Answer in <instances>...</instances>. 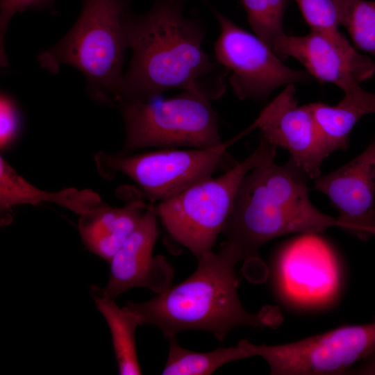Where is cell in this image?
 Listing matches in <instances>:
<instances>
[{
    "label": "cell",
    "instance_id": "6da1fadb",
    "mask_svg": "<svg viewBox=\"0 0 375 375\" xmlns=\"http://www.w3.org/2000/svg\"><path fill=\"white\" fill-rule=\"evenodd\" d=\"M126 35L133 55L117 106L151 100L172 89L194 91L210 101L225 92L228 73L203 50V27L185 15L181 0H157L142 15L129 12Z\"/></svg>",
    "mask_w": 375,
    "mask_h": 375
},
{
    "label": "cell",
    "instance_id": "7a4b0ae2",
    "mask_svg": "<svg viewBox=\"0 0 375 375\" xmlns=\"http://www.w3.org/2000/svg\"><path fill=\"white\" fill-rule=\"evenodd\" d=\"M197 259L196 270L181 283L150 300L126 303L140 325H153L168 339L181 331L201 330L219 341L235 328L279 325L277 308L265 306L251 313L242 305L235 266L243 258L234 244L225 241L217 252L209 249Z\"/></svg>",
    "mask_w": 375,
    "mask_h": 375
},
{
    "label": "cell",
    "instance_id": "3957f363",
    "mask_svg": "<svg viewBox=\"0 0 375 375\" xmlns=\"http://www.w3.org/2000/svg\"><path fill=\"white\" fill-rule=\"evenodd\" d=\"M308 176L291 159L283 165L268 160L242 180L222 233L243 259L254 258L260 248L291 233H319L338 226L309 199Z\"/></svg>",
    "mask_w": 375,
    "mask_h": 375
},
{
    "label": "cell",
    "instance_id": "277c9868",
    "mask_svg": "<svg viewBox=\"0 0 375 375\" xmlns=\"http://www.w3.org/2000/svg\"><path fill=\"white\" fill-rule=\"evenodd\" d=\"M126 0H83L74 26L53 47L38 57L40 66L57 74L69 65L85 77L90 97L117 105L120 97L124 53L128 49Z\"/></svg>",
    "mask_w": 375,
    "mask_h": 375
},
{
    "label": "cell",
    "instance_id": "5b68a950",
    "mask_svg": "<svg viewBox=\"0 0 375 375\" xmlns=\"http://www.w3.org/2000/svg\"><path fill=\"white\" fill-rule=\"evenodd\" d=\"M276 148L260 138L248 157L223 174L159 202L155 210L169 235L197 258L212 249L229 217L242 180L255 167L274 159Z\"/></svg>",
    "mask_w": 375,
    "mask_h": 375
},
{
    "label": "cell",
    "instance_id": "8992f818",
    "mask_svg": "<svg viewBox=\"0 0 375 375\" xmlns=\"http://www.w3.org/2000/svg\"><path fill=\"white\" fill-rule=\"evenodd\" d=\"M125 126L120 153L149 147L212 149L222 145L219 119L203 94L182 90L163 100L128 101L118 106Z\"/></svg>",
    "mask_w": 375,
    "mask_h": 375
},
{
    "label": "cell",
    "instance_id": "52a82bcc",
    "mask_svg": "<svg viewBox=\"0 0 375 375\" xmlns=\"http://www.w3.org/2000/svg\"><path fill=\"white\" fill-rule=\"evenodd\" d=\"M233 139L212 149H162L135 154L99 153L96 161L103 176L120 172L132 179L151 201L167 200L233 165L226 150Z\"/></svg>",
    "mask_w": 375,
    "mask_h": 375
},
{
    "label": "cell",
    "instance_id": "ba28073f",
    "mask_svg": "<svg viewBox=\"0 0 375 375\" xmlns=\"http://www.w3.org/2000/svg\"><path fill=\"white\" fill-rule=\"evenodd\" d=\"M238 344L247 357H262L273 375L340 374L375 353V320L288 344L257 345L242 340Z\"/></svg>",
    "mask_w": 375,
    "mask_h": 375
},
{
    "label": "cell",
    "instance_id": "9c48e42d",
    "mask_svg": "<svg viewBox=\"0 0 375 375\" xmlns=\"http://www.w3.org/2000/svg\"><path fill=\"white\" fill-rule=\"evenodd\" d=\"M215 16L219 27L215 59L231 73L228 81L239 99H263L280 86L310 80L308 71L287 67L256 35L219 12Z\"/></svg>",
    "mask_w": 375,
    "mask_h": 375
},
{
    "label": "cell",
    "instance_id": "30bf717a",
    "mask_svg": "<svg viewBox=\"0 0 375 375\" xmlns=\"http://www.w3.org/2000/svg\"><path fill=\"white\" fill-rule=\"evenodd\" d=\"M273 280L285 299L300 306H319L331 299L338 288V262L317 234H301L278 253Z\"/></svg>",
    "mask_w": 375,
    "mask_h": 375
},
{
    "label": "cell",
    "instance_id": "8fae6325",
    "mask_svg": "<svg viewBox=\"0 0 375 375\" xmlns=\"http://www.w3.org/2000/svg\"><path fill=\"white\" fill-rule=\"evenodd\" d=\"M259 129L260 138L288 150L290 158L315 179L321 175L323 161L332 151L322 136L307 105L299 106L293 84L285 88L260 112L241 138Z\"/></svg>",
    "mask_w": 375,
    "mask_h": 375
},
{
    "label": "cell",
    "instance_id": "7c38bea8",
    "mask_svg": "<svg viewBox=\"0 0 375 375\" xmlns=\"http://www.w3.org/2000/svg\"><path fill=\"white\" fill-rule=\"evenodd\" d=\"M339 212L338 227L362 240L375 228V138L356 158L314 179Z\"/></svg>",
    "mask_w": 375,
    "mask_h": 375
},
{
    "label": "cell",
    "instance_id": "4fadbf2b",
    "mask_svg": "<svg viewBox=\"0 0 375 375\" xmlns=\"http://www.w3.org/2000/svg\"><path fill=\"white\" fill-rule=\"evenodd\" d=\"M155 207L147 206L137 226L112 257L102 295L112 299L124 291L144 288L159 294L171 287L174 270L162 256H153L158 235Z\"/></svg>",
    "mask_w": 375,
    "mask_h": 375
},
{
    "label": "cell",
    "instance_id": "5bb4252c",
    "mask_svg": "<svg viewBox=\"0 0 375 375\" xmlns=\"http://www.w3.org/2000/svg\"><path fill=\"white\" fill-rule=\"evenodd\" d=\"M273 51L281 59H297L311 76L335 84L344 94L362 88L342 56L326 38L315 32L303 36L285 33Z\"/></svg>",
    "mask_w": 375,
    "mask_h": 375
},
{
    "label": "cell",
    "instance_id": "9a60e30c",
    "mask_svg": "<svg viewBox=\"0 0 375 375\" xmlns=\"http://www.w3.org/2000/svg\"><path fill=\"white\" fill-rule=\"evenodd\" d=\"M146 208L138 200L122 208L101 205L81 215L78 228L83 242L92 252L110 262L137 226Z\"/></svg>",
    "mask_w": 375,
    "mask_h": 375
},
{
    "label": "cell",
    "instance_id": "2e32d148",
    "mask_svg": "<svg viewBox=\"0 0 375 375\" xmlns=\"http://www.w3.org/2000/svg\"><path fill=\"white\" fill-rule=\"evenodd\" d=\"M44 201L56 203L80 215L90 213L101 206L100 197L91 190L70 188L57 192L43 191L19 175L1 156V210H8L17 205L38 204Z\"/></svg>",
    "mask_w": 375,
    "mask_h": 375
},
{
    "label": "cell",
    "instance_id": "e0dca14e",
    "mask_svg": "<svg viewBox=\"0 0 375 375\" xmlns=\"http://www.w3.org/2000/svg\"><path fill=\"white\" fill-rule=\"evenodd\" d=\"M317 128L332 153L346 150L349 134L355 124L365 115L375 114V93L361 88L344 94L338 105L322 102L307 104Z\"/></svg>",
    "mask_w": 375,
    "mask_h": 375
},
{
    "label": "cell",
    "instance_id": "ac0fdd59",
    "mask_svg": "<svg viewBox=\"0 0 375 375\" xmlns=\"http://www.w3.org/2000/svg\"><path fill=\"white\" fill-rule=\"evenodd\" d=\"M311 31L326 38L342 56L360 83L375 74V62L358 53L339 31V18L333 0H294Z\"/></svg>",
    "mask_w": 375,
    "mask_h": 375
},
{
    "label": "cell",
    "instance_id": "d6986e66",
    "mask_svg": "<svg viewBox=\"0 0 375 375\" xmlns=\"http://www.w3.org/2000/svg\"><path fill=\"white\" fill-rule=\"evenodd\" d=\"M94 299L109 326L119 373L141 374L135 340L136 328L140 325L137 317L125 306L119 308L114 299L102 294L95 295Z\"/></svg>",
    "mask_w": 375,
    "mask_h": 375
},
{
    "label": "cell",
    "instance_id": "ffe728a7",
    "mask_svg": "<svg viewBox=\"0 0 375 375\" xmlns=\"http://www.w3.org/2000/svg\"><path fill=\"white\" fill-rule=\"evenodd\" d=\"M169 340V353L162 372L163 375H208L226 363L247 358L238 344L197 352L180 346L176 336Z\"/></svg>",
    "mask_w": 375,
    "mask_h": 375
},
{
    "label": "cell",
    "instance_id": "44dd1931",
    "mask_svg": "<svg viewBox=\"0 0 375 375\" xmlns=\"http://www.w3.org/2000/svg\"><path fill=\"white\" fill-rule=\"evenodd\" d=\"M340 25L360 49L375 57V1L333 0Z\"/></svg>",
    "mask_w": 375,
    "mask_h": 375
},
{
    "label": "cell",
    "instance_id": "7402d4cb",
    "mask_svg": "<svg viewBox=\"0 0 375 375\" xmlns=\"http://www.w3.org/2000/svg\"><path fill=\"white\" fill-rule=\"evenodd\" d=\"M255 35L272 50L285 34L286 0H241Z\"/></svg>",
    "mask_w": 375,
    "mask_h": 375
},
{
    "label": "cell",
    "instance_id": "603a6c76",
    "mask_svg": "<svg viewBox=\"0 0 375 375\" xmlns=\"http://www.w3.org/2000/svg\"><path fill=\"white\" fill-rule=\"evenodd\" d=\"M19 110L14 99L6 92L0 97V148L4 150L19 135L20 129Z\"/></svg>",
    "mask_w": 375,
    "mask_h": 375
},
{
    "label": "cell",
    "instance_id": "cb8c5ba5",
    "mask_svg": "<svg viewBox=\"0 0 375 375\" xmlns=\"http://www.w3.org/2000/svg\"><path fill=\"white\" fill-rule=\"evenodd\" d=\"M53 0H0V63L1 67L8 65L5 51V36L12 17L18 12L26 9L47 7Z\"/></svg>",
    "mask_w": 375,
    "mask_h": 375
},
{
    "label": "cell",
    "instance_id": "d4e9b609",
    "mask_svg": "<svg viewBox=\"0 0 375 375\" xmlns=\"http://www.w3.org/2000/svg\"><path fill=\"white\" fill-rule=\"evenodd\" d=\"M362 361L358 367L349 370V374L375 375V353Z\"/></svg>",
    "mask_w": 375,
    "mask_h": 375
},
{
    "label": "cell",
    "instance_id": "484cf974",
    "mask_svg": "<svg viewBox=\"0 0 375 375\" xmlns=\"http://www.w3.org/2000/svg\"><path fill=\"white\" fill-rule=\"evenodd\" d=\"M371 236L375 237V228L372 230Z\"/></svg>",
    "mask_w": 375,
    "mask_h": 375
}]
</instances>
